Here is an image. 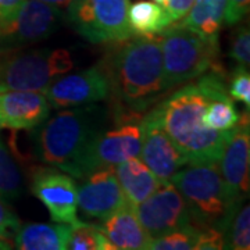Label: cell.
I'll list each match as a JSON object with an SVG mask.
<instances>
[{"mask_svg":"<svg viewBox=\"0 0 250 250\" xmlns=\"http://www.w3.org/2000/svg\"><path fill=\"white\" fill-rule=\"evenodd\" d=\"M98 225L114 250L150 249L152 238L145 231L136 217L134 206L129 203L102 220V224Z\"/></svg>","mask_w":250,"mask_h":250,"instance_id":"obj_17","label":"cell"},{"mask_svg":"<svg viewBox=\"0 0 250 250\" xmlns=\"http://www.w3.org/2000/svg\"><path fill=\"white\" fill-rule=\"evenodd\" d=\"M25 0H0V20L9 18L17 11Z\"/></svg>","mask_w":250,"mask_h":250,"instance_id":"obj_32","label":"cell"},{"mask_svg":"<svg viewBox=\"0 0 250 250\" xmlns=\"http://www.w3.org/2000/svg\"><path fill=\"white\" fill-rule=\"evenodd\" d=\"M225 4L227 0H195L179 24L206 38H218Z\"/></svg>","mask_w":250,"mask_h":250,"instance_id":"obj_20","label":"cell"},{"mask_svg":"<svg viewBox=\"0 0 250 250\" xmlns=\"http://www.w3.org/2000/svg\"><path fill=\"white\" fill-rule=\"evenodd\" d=\"M68 250H114L102 233L98 224L80 223L71 225L68 241Z\"/></svg>","mask_w":250,"mask_h":250,"instance_id":"obj_25","label":"cell"},{"mask_svg":"<svg viewBox=\"0 0 250 250\" xmlns=\"http://www.w3.org/2000/svg\"><path fill=\"white\" fill-rule=\"evenodd\" d=\"M129 0H74L67 22L90 43H116L132 36Z\"/></svg>","mask_w":250,"mask_h":250,"instance_id":"obj_8","label":"cell"},{"mask_svg":"<svg viewBox=\"0 0 250 250\" xmlns=\"http://www.w3.org/2000/svg\"><path fill=\"white\" fill-rule=\"evenodd\" d=\"M62 16L39 0H25L9 18L0 20V54L24 50L53 34Z\"/></svg>","mask_w":250,"mask_h":250,"instance_id":"obj_9","label":"cell"},{"mask_svg":"<svg viewBox=\"0 0 250 250\" xmlns=\"http://www.w3.org/2000/svg\"><path fill=\"white\" fill-rule=\"evenodd\" d=\"M225 249H250V207L243 205L235 211L224 232Z\"/></svg>","mask_w":250,"mask_h":250,"instance_id":"obj_26","label":"cell"},{"mask_svg":"<svg viewBox=\"0 0 250 250\" xmlns=\"http://www.w3.org/2000/svg\"><path fill=\"white\" fill-rule=\"evenodd\" d=\"M116 45L102 65L118 106L145 113L170 92L163 68L161 35H132Z\"/></svg>","mask_w":250,"mask_h":250,"instance_id":"obj_2","label":"cell"},{"mask_svg":"<svg viewBox=\"0 0 250 250\" xmlns=\"http://www.w3.org/2000/svg\"><path fill=\"white\" fill-rule=\"evenodd\" d=\"M250 124L249 110L239 116L224 145L218 168L229 203L239 208L249 196Z\"/></svg>","mask_w":250,"mask_h":250,"instance_id":"obj_10","label":"cell"},{"mask_svg":"<svg viewBox=\"0 0 250 250\" xmlns=\"http://www.w3.org/2000/svg\"><path fill=\"white\" fill-rule=\"evenodd\" d=\"M24 193V175L7 146L0 139V199L7 203Z\"/></svg>","mask_w":250,"mask_h":250,"instance_id":"obj_23","label":"cell"},{"mask_svg":"<svg viewBox=\"0 0 250 250\" xmlns=\"http://www.w3.org/2000/svg\"><path fill=\"white\" fill-rule=\"evenodd\" d=\"M160 35L164 78L170 90L210 70H221L218 38L199 35L178 21Z\"/></svg>","mask_w":250,"mask_h":250,"instance_id":"obj_5","label":"cell"},{"mask_svg":"<svg viewBox=\"0 0 250 250\" xmlns=\"http://www.w3.org/2000/svg\"><path fill=\"white\" fill-rule=\"evenodd\" d=\"M193 3H195V0H168L163 6L167 24L171 25L177 21H181L187 16V13L190 10Z\"/></svg>","mask_w":250,"mask_h":250,"instance_id":"obj_31","label":"cell"},{"mask_svg":"<svg viewBox=\"0 0 250 250\" xmlns=\"http://www.w3.org/2000/svg\"><path fill=\"white\" fill-rule=\"evenodd\" d=\"M229 56L233 59L238 65L248 67L250 65V32L249 28L242 25L239 27L232 36L231 41V50Z\"/></svg>","mask_w":250,"mask_h":250,"instance_id":"obj_28","label":"cell"},{"mask_svg":"<svg viewBox=\"0 0 250 250\" xmlns=\"http://www.w3.org/2000/svg\"><path fill=\"white\" fill-rule=\"evenodd\" d=\"M111 123V110L96 103L60 108L32 129L34 156L45 166L75 177L78 164Z\"/></svg>","mask_w":250,"mask_h":250,"instance_id":"obj_3","label":"cell"},{"mask_svg":"<svg viewBox=\"0 0 250 250\" xmlns=\"http://www.w3.org/2000/svg\"><path fill=\"white\" fill-rule=\"evenodd\" d=\"M134 210L152 239L192 224L187 203L172 182L161 184L154 193L135 206Z\"/></svg>","mask_w":250,"mask_h":250,"instance_id":"obj_12","label":"cell"},{"mask_svg":"<svg viewBox=\"0 0 250 250\" xmlns=\"http://www.w3.org/2000/svg\"><path fill=\"white\" fill-rule=\"evenodd\" d=\"M74 67L64 49H31L0 54V92L45 90Z\"/></svg>","mask_w":250,"mask_h":250,"instance_id":"obj_7","label":"cell"},{"mask_svg":"<svg viewBox=\"0 0 250 250\" xmlns=\"http://www.w3.org/2000/svg\"><path fill=\"white\" fill-rule=\"evenodd\" d=\"M239 120V114L233 104L232 98L228 95L227 85L220 88L210 99L203 114V121L207 128L225 132L231 131Z\"/></svg>","mask_w":250,"mask_h":250,"instance_id":"obj_22","label":"cell"},{"mask_svg":"<svg viewBox=\"0 0 250 250\" xmlns=\"http://www.w3.org/2000/svg\"><path fill=\"white\" fill-rule=\"evenodd\" d=\"M116 177L126 202L136 206L154 193L161 182L138 156L117 164Z\"/></svg>","mask_w":250,"mask_h":250,"instance_id":"obj_18","label":"cell"},{"mask_svg":"<svg viewBox=\"0 0 250 250\" xmlns=\"http://www.w3.org/2000/svg\"><path fill=\"white\" fill-rule=\"evenodd\" d=\"M153 1H156L157 4H160V6H164L168 0H153Z\"/></svg>","mask_w":250,"mask_h":250,"instance_id":"obj_34","label":"cell"},{"mask_svg":"<svg viewBox=\"0 0 250 250\" xmlns=\"http://www.w3.org/2000/svg\"><path fill=\"white\" fill-rule=\"evenodd\" d=\"M223 70H210L195 82L166 96L153 108L174 145L187 156L188 164L218 161L231 131L207 128L205 110L217 90L227 85Z\"/></svg>","mask_w":250,"mask_h":250,"instance_id":"obj_1","label":"cell"},{"mask_svg":"<svg viewBox=\"0 0 250 250\" xmlns=\"http://www.w3.org/2000/svg\"><path fill=\"white\" fill-rule=\"evenodd\" d=\"M139 156L161 184L171 182L175 172L188 164L187 156L174 145L163 129L154 110L143 117Z\"/></svg>","mask_w":250,"mask_h":250,"instance_id":"obj_14","label":"cell"},{"mask_svg":"<svg viewBox=\"0 0 250 250\" xmlns=\"http://www.w3.org/2000/svg\"><path fill=\"white\" fill-rule=\"evenodd\" d=\"M143 113L121 107L111 110V123L90 145L89 150L78 164L75 179L103 167L117 164L139 156L143 132Z\"/></svg>","mask_w":250,"mask_h":250,"instance_id":"obj_6","label":"cell"},{"mask_svg":"<svg viewBox=\"0 0 250 250\" xmlns=\"http://www.w3.org/2000/svg\"><path fill=\"white\" fill-rule=\"evenodd\" d=\"M228 95L232 98V100L242 102L246 110L250 107V75L248 67L238 65L232 72L229 82L227 83Z\"/></svg>","mask_w":250,"mask_h":250,"instance_id":"obj_27","label":"cell"},{"mask_svg":"<svg viewBox=\"0 0 250 250\" xmlns=\"http://www.w3.org/2000/svg\"><path fill=\"white\" fill-rule=\"evenodd\" d=\"M202 239V227L188 224L182 228L174 229L161 236L153 238L152 250H199Z\"/></svg>","mask_w":250,"mask_h":250,"instance_id":"obj_24","label":"cell"},{"mask_svg":"<svg viewBox=\"0 0 250 250\" xmlns=\"http://www.w3.org/2000/svg\"><path fill=\"white\" fill-rule=\"evenodd\" d=\"M128 24L132 35L160 34L168 27L163 6L149 0H139L129 4Z\"/></svg>","mask_w":250,"mask_h":250,"instance_id":"obj_21","label":"cell"},{"mask_svg":"<svg viewBox=\"0 0 250 250\" xmlns=\"http://www.w3.org/2000/svg\"><path fill=\"white\" fill-rule=\"evenodd\" d=\"M71 225L62 223H29L20 227L14 245L20 250H67Z\"/></svg>","mask_w":250,"mask_h":250,"instance_id":"obj_19","label":"cell"},{"mask_svg":"<svg viewBox=\"0 0 250 250\" xmlns=\"http://www.w3.org/2000/svg\"><path fill=\"white\" fill-rule=\"evenodd\" d=\"M39 1H42V3H46V4H49L50 7H53L56 9L64 18V21L67 20V14H68V11L71 9V4L74 0H39Z\"/></svg>","mask_w":250,"mask_h":250,"instance_id":"obj_33","label":"cell"},{"mask_svg":"<svg viewBox=\"0 0 250 250\" xmlns=\"http://www.w3.org/2000/svg\"><path fill=\"white\" fill-rule=\"evenodd\" d=\"M50 110L43 90L0 92V123L10 129L32 131L50 116Z\"/></svg>","mask_w":250,"mask_h":250,"instance_id":"obj_16","label":"cell"},{"mask_svg":"<svg viewBox=\"0 0 250 250\" xmlns=\"http://www.w3.org/2000/svg\"><path fill=\"white\" fill-rule=\"evenodd\" d=\"M171 182L184 197L192 223L225 232L238 208L225 193L218 161L187 164L175 172Z\"/></svg>","mask_w":250,"mask_h":250,"instance_id":"obj_4","label":"cell"},{"mask_svg":"<svg viewBox=\"0 0 250 250\" xmlns=\"http://www.w3.org/2000/svg\"><path fill=\"white\" fill-rule=\"evenodd\" d=\"M250 0H227L224 21L227 25L232 27L241 22L245 16L249 13Z\"/></svg>","mask_w":250,"mask_h":250,"instance_id":"obj_30","label":"cell"},{"mask_svg":"<svg viewBox=\"0 0 250 250\" xmlns=\"http://www.w3.org/2000/svg\"><path fill=\"white\" fill-rule=\"evenodd\" d=\"M52 108H65L98 103L110 98V82L102 62L88 70L62 75L45 90Z\"/></svg>","mask_w":250,"mask_h":250,"instance_id":"obj_13","label":"cell"},{"mask_svg":"<svg viewBox=\"0 0 250 250\" xmlns=\"http://www.w3.org/2000/svg\"><path fill=\"white\" fill-rule=\"evenodd\" d=\"M1 128H3V125H1V123H0V129H1Z\"/></svg>","mask_w":250,"mask_h":250,"instance_id":"obj_35","label":"cell"},{"mask_svg":"<svg viewBox=\"0 0 250 250\" xmlns=\"http://www.w3.org/2000/svg\"><path fill=\"white\" fill-rule=\"evenodd\" d=\"M21 227V221L13 211L9 203L0 199V239L4 242H14L16 233Z\"/></svg>","mask_w":250,"mask_h":250,"instance_id":"obj_29","label":"cell"},{"mask_svg":"<svg viewBox=\"0 0 250 250\" xmlns=\"http://www.w3.org/2000/svg\"><path fill=\"white\" fill-rule=\"evenodd\" d=\"M31 190L46 206L54 223H80L78 188L75 178L56 167H38L32 172Z\"/></svg>","mask_w":250,"mask_h":250,"instance_id":"obj_11","label":"cell"},{"mask_svg":"<svg viewBox=\"0 0 250 250\" xmlns=\"http://www.w3.org/2000/svg\"><path fill=\"white\" fill-rule=\"evenodd\" d=\"M78 208L85 217L104 220L123 206L128 205L116 177L114 167H103L81 177Z\"/></svg>","mask_w":250,"mask_h":250,"instance_id":"obj_15","label":"cell"}]
</instances>
